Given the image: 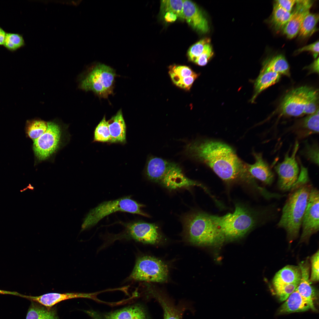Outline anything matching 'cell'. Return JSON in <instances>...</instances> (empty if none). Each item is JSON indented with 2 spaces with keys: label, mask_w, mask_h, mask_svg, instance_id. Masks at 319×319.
<instances>
[{
  "label": "cell",
  "mask_w": 319,
  "mask_h": 319,
  "mask_svg": "<svg viewBox=\"0 0 319 319\" xmlns=\"http://www.w3.org/2000/svg\"><path fill=\"white\" fill-rule=\"evenodd\" d=\"M319 253L318 250L310 258L311 271L310 281L311 282L319 281Z\"/></svg>",
  "instance_id": "cell-38"
},
{
  "label": "cell",
  "mask_w": 319,
  "mask_h": 319,
  "mask_svg": "<svg viewBox=\"0 0 319 319\" xmlns=\"http://www.w3.org/2000/svg\"><path fill=\"white\" fill-rule=\"evenodd\" d=\"M300 282L274 285L276 293L281 301H285L299 285Z\"/></svg>",
  "instance_id": "cell-35"
},
{
  "label": "cell",
  "mask_w": 319,
  "mask_h": 319,
  "mask_svg": "<svg viewBox=\"0 0 319 319\" xmlns=\"http://www.w3.org/2000/svg\"><path fill=\"white\" fill-rule=\"evenodd\" d=\"M312 89L307 86H302L287 92L280 104L281 114L294 117L304 115L306 100Z\"/></svg>",
  "instance_id": "cell-11"
},
{
  "label": "cell",
  "mask_w": 319,
  "mask_h": 319,
  "mask_svg": "<svg viewBox=\"0 0 319 319\" xmlns=\"http://www.w3.org/2000/svg\"><path fill=\"white\" fill-rule=\"evenodd\" d=\"M185 153L189 157L209 166L225 182L253 180L247 163L241 161L234 150L225 143L208 139L197 140L186 145Z\"/></svg>",
  "instance_id": "cell-1"
},
{
  "label": "cell",
  "mask_w": 319,
  "mask_h": 319,
  "mask_svg": "<svg viewBox=\"0 0 319 319\" xmlns=\"http://www.w3.org/2000/svg\"><path fill=\"white\" fill-rule=\"evenodd\" d=\"M164 15L165 20L168 22H172L177 19V17L175 14L170 12H166Z\"/></svg>",
  "instance_id": "cell-43"
},
{
  "label": "cell",
  "mask_w": 319,
  "mask_h": 319,
  "mask_svg": "<svg viewBox=\"0 0 319 319\" xmlns=\"http://www.w3.org/2000/svg\"><path fill=\"white\" fill-rule=\"evenodd\" d=\"M297 0H277L275 3L285 10L291 12Z\"/></svg>",
  "instance_id": "cell-42"
},
{
  "label": "cell",
  "mask_w": 319,
  "mask_h": 319,
  "mask_svg": "<svg viewBox=\"0 0 319 319\" xmlns=\"http://www.w3.org/2000/svg\"><path fill=\"white\" fill-rule=\"evenodd\" d=\"M93 140L94 141L110 142V136L105 116L95 127Z\"/></svg>",
  "instance_id": "cell-33"
},
{
  "label": "cell",
  "mask_w": 319,
  "mask_h": 319,
  "mask_svg": "<svg viewBox=\"0 0 319 319\" xmlns=\"http://www.w3.org/2000/svg\"><path fill=\"white\" fill-rule=\"evenodd\" d=\"M183 224L187 239L193 245L218 246L225 240L211 215L201 212L190 214L184 218Z\"/></svg>",
  "instance_id": "cell-3"
},
{
  "label": "cell",
  "mask_w": 319,
  "mask_h": 319,
  "mask_svg": "<svg viewBox=\"0 0 319 319\" xmlns=\"http://www.w3.org/2000/svg\"><path fill=\"white\" fill-rule=\"evenodd\" d=\"M47 128L48 122L40 119L28 120L26 123V133L33 141L43 134Z\"/></svg>",
  "instance_id": "cell-30"
},
{
  "label": "cell",
  "mask_w": 319,
  "mask_h": 319,
  "mask_svg": "<svg viewBox=\"0 0 319 319\" xmlns=\"http://www.w3.org/2000/svg\"><path fill=\"white\" fill-rule=\"evenodd\" d=\"M306 155L307 157L315 163L318 164V151H317V147L313 146H307Z\"/></svg>",
  "instance_id": "cell-41"
},
{
  "label": "cell",
  "mask_w": 319,
  "mask_h": 319,
  "mask_svg": "<svg viewBox=\"0 0 319 319\" xmlns=\"http://www.w3.org/2000/svg\"><path fill=\"white\" fill-rule=\"evenodd\" d=\"M60 125L54 121L48 122L46 131L33 141V150L39 160L47 159L58 149L61 136Z\"/></svg>",
  "instance_id": "cell-8"
},
{
  "label": "cell",
  "mask_w": 319,
  "mask_h": 319,
  "mask_svg": "<svg viewBox=\"0 0 319 319\" xmlns=\"http://www.w3.org/2000/svg\"><path fill=\"white\" fill-rule=\"evenodd\" d=\"M319 191L312 188L303 217L302 226V241L307 240L319 230Z\"/></svg>",
  "instance_id": "cell-12"
},
{
  "label": "cell",
  "mask_w": 319,
  "mask_h": 319,
  "mask_svg": "<svg viewBox=\"0 0 319 319\" xmlns=\"http://www.w3.org/2000/svg\"><path fill=\"white\" fill-rule=\"evenodd\" d=\"M281 77V74L273 71L261 70L254 83V92L251 102H253L261 92L278 82Z\"/></svg>",
  "instance_id": "cell-22"
},
{
  "label": "cell",
  "mask_w": 319,
  "mask_h": 319,
  "mask_svg": "<svg viewBox=\"0 0 319 319\" xmlns=\"http://www.w3.org/2000/svg\"><path fill=\"white\" fill-rule=\"evenodd\" d=\"M261 70L272 71L280 74L289 76V64L284 56L279 54L270 58L263 63Z\"/></svg>",
  "instance_id": "cell-25"
},
{
  "label": "cell",
  "mask_w": 319,
  "mask_h": 319,
  "mask_svg": "<svg viewBox=\"0 0 319 319\" xmlns=\"http://www.w3.org/2000/svg\"><path fill=\"white\" fill-rule=\"evenodd\" d=\"M26 319H59L56 310L32 301Z\"/></svg>",
  "instance_id": "cell-26"
},
{
  "label": "cell",
  "mask_w": 319,
  "mask_h": 319,
  "mask_svg": "<svg viewBox=\"0 0 319 319\" xmlns=\"http://www.w3.org/2000/svg\"><path fill=\"white\" fill-rule=\"evenodd\" d=\"M319 15L309 12L302 22L298 33L299 37L305 39L310 37L317 30Z\"/></svg>",
  "instance_id": "cell-28"
},
{
  "label": "cell",
  "mask_w": 319,
  "mask_h": 319,
  "mask_svg": "<svg viewBox=\"0 0 319 319\" xmlns=\"http://www.w3.org/2000/svg\"><path fill=\"white\" fill-rule=\"evenodd\" d=\"M22 297L44 306L51 307L56 304L63 301L78 298L88 297H89V295L86 294L76 292L64 293H50L39 296L22 295Z\"/></svg>",
  "instance_id": "cell-17"
},
{
  "label": "cell",
  "mask_w": 319,
  "mask_h": 319,
  "mask_svg": "<svg viewBox=\"0 0 319 319\" xmlns=\"http://www.w3.org/2000/svg\"><path fill=\"white\" fill-rule=\"evenodd\" d=\"M115 70L111 67L97 64L79 76V88L86 91H92L101 98H107L113 94Z\"/></svg>",
  "instance_id": "cell-5"
},
{
  "label": "cell",
  "mask_w": 319,
  "mask_h": 319,
  "mask_svg": "<svg viewBox=\"0 0 319 319\" xmlns=\"http://www.w3.org/2000/svg\"><path fill=\"white\" fill-rule=\"evenodd\" d=\"M150 292L162 308L164 319H182V312L173 305L167 298L155 290H150Z\"/></svg>",
  "instance_id": "cell-27"
},
{
  "label": "cell",
  "mask_w": 319,
  "mask_h": 319,
  "mask_svg": "<svg viewBox=\"0 0 319 319\" xmlns=\"http://www.w3.org/2000/svg\"><path fill=\"white\" fill-rule=\"evenodd\" d=\"M144 206V205L138 203L129 196L104 201L88 212L83 220L81 231L95 226L105 217L117 211L127 212L149 217V215L141 209Z\"/></svg>",
  "instance_id": "cell-6"
},
{
  "label": "cell",
  "mask_w": 319,
  "mask_h": 319,
  "mask_svg": "<svg viewBox=\"0 0 319 319\" xmlns=\"http://www.w3.org/2000/svg\"><path fill=\"white\" fill-rule=\"evenodd\" d=\"M301 274L299 266L287 265L276 274L273 280V286L300 282Z\"/></svg>",
  "instance_id": "cell-23"
},
{
  "label": "cell",
  "mask_w": 319,
  "mask_h": 319,
  "mask_svg": "<svg viewBox=\"0 0 319 319\" xmlns=\"http://www.w3.org/2000/svg\"><path fill=\"white\" fill-rule=\"evenodd\" d=\"M170 162L157 157H151L147 162L145 173L147 178L154 182H160L166 173Z\"/></svg>",
  "instance_id": "cell-20"
},
{
  "label": "cell",
  "mask_w": 319,
  "mask_h": 319,
  "mask_svg": "<svg viewBox=\"0 0 319 319\" xmlns=\"http://www.w3.org/2000/svg\"><path fill=\"white\" fill-rule=\"evenodd\" d=\"M298 179L292 188L282 210L277 225L284 229L287 237L293 239L298 236L313 187L307 168L300 163Z\"/></svg>",
  "instance_id": "cell-2"
},
{
  "label": "cell",
  "mask_w": 319,
  "mask_h": 319,
  "mask_svg": "<svg viewBox=\"0 0 319 319\" xmlns=\"http://www.w3.org/2000/svg\"><path fill=\"white\" fill-rule=\"evenodd\" d=\"M160 182L164 186L172 190L183 187L199 186L211 195L206 187L187 177L180 166L172 162H170L168 168Z\"/></svg>",
  "instance_id": "cell-13"
},
{
  "label": "cell",
  "mask_w": 319,
  "mask_h": 319,
  "mask_svg": "<svg viewBox=\"0 0 319 319\" xmlns=\"http://www.w3.org/2000/svg\"><path fill=\"white\" fill-rule=\"evenodd\" d=\"M291 15V12L287 11L274 3L271 23L276 30H282L289 20Z\"/></svg>",
  "instance_id": "cell-29"
},
{
  "label": "cell",
  "mask_w": 319,
  "mask_h": 319,
  "mask_svg": "<svg viewBox=\"0 0 319 319\" xmlns=\"http://www.w3.org/2000/svg\"><path fill=\"white\" fill-rule=\"evenodd\" d=\"M0 294H11L15 295H19L18 293L14 292H11L8 291H6L0 290Z\"/></svg>",
  "instance_id": "cell-46"
},
{
  "label": "cell",
  "mask_w": 319,
  "mask_h": 319,
  "mask_svg": "<svg viewBox=\"0 0 319 319\" xmlns=\"http://www.w3.org/2000/svg\"><path fill=\"white\" fill-rule=\"evenodd\" d=\"M94 319H147L144 310L139 305H136L103 315L93 312Z\"/></svg>",
  "instance_id": "cell-18"
},
{
  "label": "cell",
  "mask_w": 319,
  "mask_h": 319,
  "mask_svg": "<svg viewBox=\"0 0 319 319\" xmlns=\"http://www.w3.org/2000/svg\"><path fill=\"white\" fill-rule=\"evenodd\" d=\"M306 51L311 52L314 57L316 58L319 54V41L299 48L296 51V53H299Z\"/></svg>",
  "instance_id": "cell-40"
},
{
  "label": "cell",
  "mask_w": 319,
  "mask_h": 319,
  "mask_svg": "<svg viewBox=\"0 0 319 319\" xmlns=\"http://www.w3.org/2000/svg\"><path fill=\"white\" fill-rule=\"evenodd\" d=\"M110 136V143L125 144L126 142V125L121 109L107 121Z\"/></svg>",
  "instance_id": "cell-19"
},
{
  "label": "cell",
  "mask_w": 319,
  "mask_h": 319,
  "mask_svg": "<svg viewBox=\"0 0 319 319\" xmlns=\"http://www.w3.org/2000/svg\"><path fill=\"white\" fill-rule=\"evenodd\" d=\"M311 309L307 301L296 290L279 308V314L302 312Z\"/></svg>",
  "instance_id": "cell-21"
},
{
  "label": "cell",
  "mask_w": 319,
  "mask_h": 319,
  "mask_svg": "<svg viewBox=\"0 0 319 319\" xmlns=\"http://www.w3.org/2000/svg\"><path fill=\"white\" fill-rule=\"evenodd\" d=\"M183 13L184 19L193 28L203 33L209 31L208 21L195 3L190 0H183Z\"/></svg>",
  "instance_id": "cell-15"
},
{
  "label": "cell",
  "mask_w": 319,
  "mask_h": 319,
  "mask_svg": "<svg viewBox=\"0 0 319 319\" xmlns=\"http://www.w3.org/2000/svg\"><path fill=\"white\" fill-rule=\"evenodd\" d=\"M313 1L310 0H297L295 5L291 12L289 20L283 30V33L287 37L292 39L298 34L301 24L306 15L310 12Z\"/></svg>",
  "instance_id": "cell-14"
},
{
  "label": "cell",
  "mask_w": 319,
  "mask_h": 319,
  "mask_svg": "<svg viewBox=\"0 0 319 319\" xmlns=\"http://www.w3.org/2000/svg\"><path fill=\"white\" fill-rule=\"evenodd\" d=\"M308 67L311 71L318 73L319 58L316 59Z\"/></svg>",
  "instance_id": "cell-44"
},
{
  "label": "cell",
  "mask_w": 319,
  "mask_h": 319,
  "mask_svg": "<svg viewBox=\"0 0 319 319\" xmlns=\"http://www.w3.org/2000/svg\"><path fill=\"white\" fill-rule=\"evenodd\" d=\"M168 270L167 266L160 260L149 256L139 258L130 276L137 281L162 282L167 281Z\"/></svg>",
  "instance_id": "cell-7"
},
{
  "label": "cell",
  "mask_w": 319,
  "mask_h": 319,
  "mask_svg": "<svg viewBox=\"0 0 319 319\" xmlns=\"http://www.w3.org/2000/svg\"><path fill=\"white\" fill-rule=\"evenodd\" d=\"M225 240L232 241L243 237L258 223L257 215L243 206H235L234 211L223 216L211 215Z\"/></svg>",
  "instance_id": "cell-4"
},
{
  "label": "cell",
  "mask_w": 319,
  "mask_h": 319,
  "mask_svg": "<svg viewBox=\"0 0 319 319\" xmlns=\"http://www.w3.org/2000/svg\"><path fill=\"white\" fill-rule=\"evenodd\" d=\"M123 224L125 227L123 237L151 244L158 243L161 240V236L158 227L154 223L136 221Z\"/></svg>",
  "instance_id": "cell-10"
},
{
  "label": "cell",
  "mask_w": 319,
  "mask_h": 319,
  "mask_svg": "<svg viewBox=\"0 0 319 319\" xmlns=\"http://www.w3.org/2000/svg\"><path fill=\"white\" fill-rule=\"evenodd\" d=\"M6 34L4 31L0 27V45H4Z\"/></svg>",
  "instance_id": "cell-45"
},
{
  "label": "cell",
  "mask_w": 319,
  "mask_h": 319,
  "mask_svg": "<svg viewBox=\"0 0 319 319\" xmlns=\"http://www.w3.org/2000/svg\"><path fill=\"white\" fill-rule=\"evenodd\" d=\"M210 43V39L206 38L200 40L191 46L188 52L189 60L194 63L203 51L205 46Z\"/></svg>",
  "instance_id": "cell-36"
},
{
  "label": "cell",
  "mask_w": 319,
  "mask_h": 319,
  "mask_svg": "<svg viewBox=\"0 0 319 319\" xmlns=\"http://www.w3.org/2000/svg\"><path fill=\"white\" fill-rule=\"evenodd\" d=\"M299 144L296 141L291 155H285L284 160L275 167L278 175V185L281 190H290L296 182L299 174V168L296 159Z\"/></svg>",
  "instance_id": "cell-9"
},
{
  "label": "cell",
  "mask_w": 319,
  "mask_h": 319,
  "mask_svg": "<svg viewBox=\"0 0 319 319\" xmlns=\"http://www.w3.org/2000/svg\"><path fill=\"white\" fill-rule=\"evenodd\" d=\"M255 162L253 164L247 163L248 171L251 176L257 179L265 184L270 185L272 183L274 176L267 163L264 160L261 153H253Z\"/></svg>",
  "instance_id": "cell-16"
},
{
  "label": "cell",
  "mask_w": 319,
  "mask_h": 319,
  "mask_svg": "<svg viewBox=\"0 0 319 319\" xmlns=\"http://www.w3.org/2000/svg\"><path fill=\"white\" fill-rule=\"evenodd\" d=\"M24 40L18 34L6 33L3 45L11 50H14L23 45Z\"/></svg>",
  "instance_id": "cell-37"
},
{
  "label": "cell",
  "mask_w": 319,
  "mask_h": 319,
  "mask_svg": "<svg viewBox=\"0 0 319 319\" xmlns=\"http://www.w3.org/2000/svg\"><path fill=\"white\" fill-rule=\"evenodd\" d=\"M183 0H163L161 1L160 10L162 14L170 12L177 17L184 19L183 13Z\"/></svg>",
  "instance_id": "cell-32"
},
{
  "label": "cell",
  "mask_w": 319,
  "mask_h": 319,
  "mask_svg": "<svg viewBox=\"0 0 319 319\" xmlns=\"http://www.w3.org/2000/svg\"><path fill=\"white\" fill-rule=\"evenodd\" d=\"M213 55V52L210 43L208 44L205 46L203 52L194 63L200 66H204L207 63Z\"/></svg>",
  "instance_id": "cell-39"
},
{
  "label": "cell",
  "mask_w": 319,
  "mask_h": 319,
  "mask_svg": "<svg viewBox=\"0 0 319 319\" xmlns=\"http://www.w3.org/2000/svg\"><path fill=\"white\" fill-rule=\"evenodd\" d=\"M318 104V90L312 88L306 100L304 114L310 115L315 113L319 109Z\"/></svg>",
  "instance_id": "cell-34"
},
{
  "label": "cell",
  "mask_w": 319,
  "mask_h": 319,
  "mask_svg": "<svg viewBox=\"0 0 319 319\" xmlns=\"http://www.w3.org/2000/svg\"><path fill=\"white\" fill-rule=\"evenodd\" d=\"M169 73L173 82L177 86L188 77L195 73L187 66L176 65L170 67Z\"/></svg>",
  "instance_id": "cell-31"
},
{
  "label": "cell",
  "mask_w": 319,
  "mask_h": 319,
  "mask_svg": "<svg viewBox=\"0 0 319 319\" xmlns=\"http://www.w3.org/2000/svg\"><path fill=\"white\" fill-rule=\"evenodd\" d=\"M294 131L300 138L306 137L319 132V109L314 113L304 118Z\"/></svg>",
  "instance_id": "cell-24"
}]
</instances>
